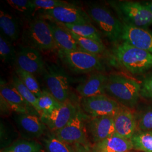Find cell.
<instances>
[{"instance_id": "cell-1", "label": "cell", "mask_w": 152, "mask_h": 152, "mask_svg": "<svg viewBox=\"0 0 152 152\" xmlns=\"http://www.w3.org/2000/svg\"><path fill=\"white\" fill-rule=\"evenodd\" d=\"M141 85L134 80L121 75L108 76L105 91L123 107L133 109L140 96Z\"/></svg>"}, {"instance_id": "cell-2", "label": "cell", "mask_w": 152, "mask_h": 152, "mask_svg": "<svg viewBox=\"0 0 152 152\" xmlns=\"http://www.w3.org/2000/svg\"><path fill=\"white\" fill-rule=\"evenodd\" d=\"M114 56L120 65L132 75H140L152 69V54L126 42L115 45Z\"/></svg>"}, {"instance_id": "cell-3", "label": "cell", "mask_w": 152, "mask_h": 152, "mask_svg": "<svg viewBox=\"0 0 152 152\" xmlns=\"http://www.w3.org/2000/svg\"><path fill=\"white\" fill-rule=\"evenodd\" d=\"M26 46L39 51H54L57 49L49 24L42 16L31 20L22 34Z\"/></svg>"}, {"instance_id": "cell-4", "label": "cell", "mask_w": 152, "mask_h": 152, "mask_svg": "<svg viewBox=\"0 0 152 152\" xmlns=\"http://www.w3.org/2000/svg\"><path fill=\"white\" fill-rule=\"evenodd\" d=\"M87 13L109 42L118 44L122 40L123 31L122 23L120 19L103 6L92 5L89 7Z\"/></svg>"}, {"instance_id": "cell-5", "label": "cell", "mask_w": 152, "mask_h": 152, "mask_svg": "<svg viewBox=\"0 0 152 152\" xmlns=\"http://www.w3.org/2000/svg\"><path fill=\"white\" fill-rule=\"evenodd\" d=\"M58 54L63 63L74 73H88L104 71V66L98 55L81 49L72 51L58 50Z\"/></svg>"}, {"instance_id": "cell-6", "label": "cell", "mask_w": 152, "mask_h": 152, "mask_svg": "<svg viewBox=\"0 0 152 152\" xmlns=\"http://www.w3.org/2000/svg\"><path fill=\"white\" fill-rule=\"evenodd\" d=\"M116 8L121 21L143 29L152 25V13L141 2L121 1L116 3Z\"/></svg>"}, {"instance_id": "cell-7", "label": "cell", "mask_w": 152, "mask_h": 152, "mask_svg": "<svg viewBox=\"0 0 152 152\" xmlns=\"http://www.w3.org/2000/svg\"><path fill=\"white\" fill-rule=\"evenodd\" d=\"M42 75L48 91L60 103L69 100V78L65 71L53 64H46Z\"/></svg>"}, {"instance_id": "cell-8", "label": "cell", "mask_w": 152, "mask_h": 152, "mask_svg": "<svg viewBox=\"0 0 152 152\" xmlns=\"http://www.w3.org/2000/svg\"><path fill=\"white\" fill-rule=\"evenodd\" d=\"M44 18L62 24H82L91 23V19L86 11L73 4L60 6L41 12Z\"/></svg>"}, {"instance_id": "cell-9", "label": "cell", "mask_w": 152, "mask_h": 152, "mask_svg": "<svg viewBox=\"0 0 152 152\" xmlns=\"http://www.w3.org/2000/svg\"><path fill=\"white\" fill-rule=\"evenodd\" d=\"M81 106L83 111L91 118L101 116L114 117L122 107L118 102L107 95L83 98Z\"/></svg>"}, {"instance_id": "cell-10", "label": "cell", "mask_w": 152, "mask_h": 152, "mask_svg": "<svg viewBox=\"0 0 152 152\" xmlns=\"http://www.w3.org/2000/svg\"><path fill=\"white\" fill-rule=\"evenodd\" d=\"M54 134L55 136L61 141L70 145L90 144L87 139L83 114L78 110L67 125Z\"/></svg>"}, {"instance_id": "cell-11", "label": "cell", "mask_w": 152, "mask_h": 152, "mask_svg": "<svg viewBox=\"0 0 152 152\" xmlns=\"http://www.w3.org/2000/svg\"><path fill=\"white\" fill-rule=\"evenodd\" d=\"M45 64L39 51L32 48L20 46L16 51L14 65L20 69L33 75H42Z\"/></svg>"}, {"instance_id": "cell-12", "label": "cell", "mask_w": 152, "mask_h": 152, "mask_svg": "<svg viewBox=\"0 0 152 152\" xmlns=\"http://www.w3.org/2000/svg\"><path fill=\"white\" fill-rule=\"evenodd\" d=\"M77 112L75 105L69 100L62 103L49 114L41 117V120L50 130L55 132L67 125Z\"/></svg>"}, {"instance_id": "cell-13", "label": "cell", "mask_w": 152, "mask_h": 152, "mask_svg": "<svg viewBox=\"0 0 152 152\" xmlns=\"http://www.w3.org/2000/svg\"><path fill=\"white\" fill-rule=\"evenodd\" d=\"M121 22L123 25L122 40L152 54V32Z\"/></svg>"}, {"instance_id": "cell-14", "label": "cell", "mask_w": 152, "mask_h": 152, "mask_svg": "<svg viewBox=\"0 0 152 152\" xmlns=\"http://www.w3.org/2000/svg\"><path fill=\"white\" fill-rule=\"evenodd\" d=\"M0 95L9 104L12 112L18 114H33L38 115L36 109L22 97L10 83H7L1 80Z\"/></svg>"}, {"instance_id": "cell-15", "label": "cell", "mask_w": 152, "mask_h": 152, "mask_svg": "<svg viewBox=\"0 0 152 152\" xmlns=\"http://www.w3.org/2000/svg\"><path fill=\"white\" fill-rule=\"evenodd\" d=\"M14 120L22 136L29 139L42 136L46 129L41 118L36 114L16 113Z\"/></svg>"}, {"instance_id": "cell-16", "label": "cell", "mask_w": 152, "mask_h": 152, "mask_svg": "<svg viewBox=\"0 0 152 152\" xmlns=\"http://www.w3.org/2000/svg\"><path fill=\"white\" fill-rule=\"evenodd\" d=\"M88 130L94 144L112 136L115 133L113 117L101 116L91 118L88 122Z\"/></svg>"}, {"instance_id": "cell-17", "label": "cell", "mask_w": 152, "mask_h": 152, "mask_svg": "<svg viewBox=\"0 0 152 152\" xmlns=\"http://www.w3.org/2000/svg\"><path fill=\"white\" fill-rule=\"evenodd\" d=\"M108 76L102 72H94L76 87L77 93L83 98L106 95L105 88Z\"/></svg>"}, {"instance_id": "cell-18", "label": "cell", "mask_w": 152, "mask_h": 152, "mask_svg": "<svg viewBox=\"0 0 152 152\" xmlns=\"http://www.w3.org/2000/svg\"><path fill=\"white\" fill-rule=\"evenodd\" d=\"M115 133L127 140H130L136 132L137 122L135 116L130 109L122 106L114 116Z\"/></svg>"}, {"instance_id": "cell-19", "label": "cell", "mask_w": 152, "mask_h": 152, "mask_svg": "<svg viewBox=\"0 0 152 152\" xmlns=\"http://www.w3.org/2000/svg\"><path fill=\"white\" fill-rule=\"evenodd\" d=\"M46 19L51 29L58 50L72 51L80 49L76 40L66 28L54 20Z\"/></svg>"}, {"instance_id": "cell-20", "label": "cell", "mask_w": 152, "mask_h": 152, "mask_svg": "<svg viewBox=\"0 0 152 152\" xmlns=\"http://www.w3.org/2000/svg\"><path fill=\"white\" fill-rule=\"evenodd\" d=\"M93 152H129L133 149L130 140H127L116 133L112 136L94 144Z\"/></svg>"}, {"instance_id": "cell-21", "label": "cell", "mask_w": 152, "mask_h": 152, "mask_svg": "<svg viewBox=\"0 0 152 152\" xmlns=\"http://www.w3.org/2000/svg\"><path fill=\"white\" fill-rule=\"evenodd\" d=\"M0 28L1 34L12 42L19 37L20 24L16 16L4 10L0 11Z\"/></svg>"}, {"instance_id": "cell-22", "label": "cell", "mask_w": 152, "mask_h": 152, "mask_svg": "<svg viewBox=\"0 0 152 152\" xmlns=\"http://www.w3.org/2000/svg\"><path fill=\"white\" fill-rule=\"evenodd\" d=\"M71 32L75 33L79 36L84 38L91 39L99 43H103L100 33L91 23L82 24H63Z\"/></svg>"}, {"instance_id": "cell-23", "label": "cell", "mask_w": 152, "mask_h": 152, "mask_svg": "<svg viewBox=\"0 0 152 152\" xmlns=\"http://www.w3.org/2000/svg\"><path fill=\"white\" fill-rule=\"evenodd\" d=\"M69 31L72 37L76 40L79 49L85 52L96 55L102 54L105 52L106 48L104 44L99 43L91 39L79 36L75 33L71 32L70 30H69Z\"/></svg>"}, {"instance_id": "cell-24", "label": "cell", "mask_w": 152, "mask_h": 152, "mask_svg": "<svg viewBox=\"0 0 152 152\" xmlns=\"http://www.w3.org/2000/svg\"><path fill=\"white\" fill-rule=\"evenodd\" d=\"M42 146L34 140H19L1 150V152H42Z\"/></svg>"}, {"instance_id": "cell-25", "label": "cell", "mask_w": 152, "mask_h": 152, "mask_svg": "<svg viewBox=\"0 0 152 152\" xmlns=\"http://www.w3.org/2000/svg\"><path fill=\"white\" fill-rule=\"evenodd\" d=\"M130 141L133 149L142 152H152V131L136 132Z\"/></svg>"}, {"instance_id": "cell-26", "label": "cell", "mask_w": 152, "mask_h": 152, "mask_svg": "<svg viewBox=\"0 0 152 152\" xmlns=\"http://www.w3.org/2000/svg\"><path fill=\"white\" fill-rule=\"evenodd\" d=\"M60 103L48 90H44L40 97L38 98L39 116L42 117L45 114H49L55 109L59 107Z\"/></svg>"}, {"instance_id": "cell-27", "label": "cell", "mask_w": 152, "mask_h": 152, "mask_svg": "<svg viewBox=\"0 0 152 152\" xmlns=\"http://www.w3.org/2000/svg\"><path fill=\"white\" fill-rule=\"evenodd\" d=\"M10 83L16 88L17 91L22 95V97L36 109L39 115L38 98L26 87V86L16 75L12 76Z\"/></svg>"}, {"instance_id": "cell-28", "label": "cell", "mask_w": 152, "mask_h": 152, "mask_svg": "<svg viewBox=\"0 0 152 152\" xmlns=\"http://www.w3.org/2000/svg\"><path fill=\"white\" fill-rule=\"evenodd\" d=\"M16 51L12 42L1 33L0 58L3 62L14 64L16 58Z\"/></svg>"}, {"instance_id": "cell-29", "label": "cell", "mask_w": 152, "mask_h": 152, "mask_svg": "<svg viewBox=\"0 0 152 152\" xmlns=\"http://www.w3.org/2000/svg\"><path fill=\"white\" fill-rule=\"evenodd\" d=\"M44 141L47 152H76L74 147L61 141L55 135L48 136Z\"/></svg>"}, {"instance_id": "cell-30", "label": "cell", "mask_w": 152, "mask_h": 152, "mask_svg": "<svg viewBox=\"0 0 152 152\" xmlns=\"http://www.w3.org/2000/svg\"><path fill=\"white\" fill-rule=\"evenodd\" d=\"M15 73L16 76L37 98L41 96L42 91L41 90L39 83L34 75L18 68H15Z\"/></svg>"}, {"instance_id": "cell-31", "label": "cell", "mask_w": 152, "mask_h": 152, "mask_svg": "<svg viewBox=\"0 0 152 152\" xmlns=\"http://www.w3.org/2000/svg\"><path fill=\"white\" fill-rule=\"evenodd\" d=\"M9 6L24 16H29L36 10L32 1L29 0H7Z\"/></svg>"}, {"instance_id": "cell-32", "label": "cell", "mask_w": 152, "mask_h": 152, "mask_svg": "<svg viewBox=\"0 0 152 152\" xmlns=\"http://www.w3.org/2000/svg\"><path fill=\"white\" fill-rule=\"evenodd\" d=\"M137 127L141 131H152V108L144 109L136 118Z\"/></svg>"}, {"instance_id": "cell-33", "label": "cell", "mask_w": 152, "mask_h": 152, "mask_svg": "<svg viewBox=\"0 0 152 152\" xmlns=\"http://www.w3.org/2000/svg\"><path fill=\"white\" fill-rule=\"evenodd\" d=\"M33 4L36 9L42 11L53 9L56 7L69 5L71 3L61 0H32Z\"/></svg>"}, {"instance_id": "cell-34", "label": "cell", "mask_w": 152, "mask_h": 152, "mask_svg": "<svg viewBox=\"0 0 152 152\" xmlns=\"http://www.w3.org/2000/svg\"><path fill=\"white\" fill-rule=\"evenodd\" d=\"M140 96L152 100V75L147 77L142 82Z\"/></svg>"}, {"instance_id": "cell-35", "label": "cell", "mask_w": 152, "mask_h": 152, "mask_svg": "<svg viewBox=\"0 0 152 152\" xmlns=\"http://www.w3.org/2000/svg\"><path fill=\"white\" fill-rule=\"evenodd\" d=\"M0 103H1V114L8 115L12 112L9 104L5 99L0 95Z\"/></svg>"}, {"instance_id": "cell-36", "label": "cell", "mask_w": 152, "mask_h": 152, "mask_svg": "<svg viewBox=\"0 0 152 152\" xmlns=\"http://www.w3.org/2000/svg\"><path fill=\"white\" fill-rule=\"evenodd\" d=\"M74 148L76 152H93L91 149V145L90 144H76L74 145Z\"/></svg>"}, {"instance_id": "cell-37", "label": "cell", "mask_w": 152, "mask_h": 152, "mask_svg": "<svg viewBox=\"0 0 152 152\" xmlns=\"http://www.w3.org/2000/svg\"><path fill=\"white\" fill-rule=\"evenodd\" d=\"M141 3L152 13V1H145V2H142Z\"/></svg>"}, {"instance_id": "cell-38", "label": "cell", "mask_w": 152, "mask_h": 152, "mask_svg": "<svg viewBox=\"0 0 152 152\" xmlns=\"http://www.w3.org/2000/svg\"></svg>"}, {"instance_id": "cell-39", "label": "cell", "mask_w": 152, "mask_h": 152, "mask_svg": "<svg viewBox=\"0 0 152 152\" xmlns=\"http://www.w3.org/2000/svg\"></svg>"}]
</instances>
